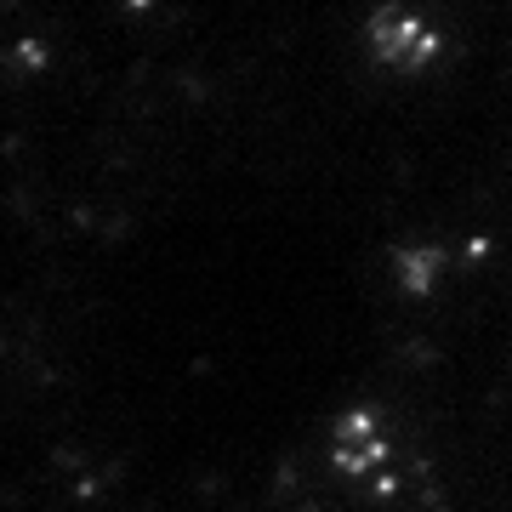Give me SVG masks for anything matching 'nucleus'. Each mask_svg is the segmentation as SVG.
Returning a JSON list of instances; mask_svg holds the SVG:
<instances>
[{"label":"nucleus","instance_id":"3","mask_svg":"<svg viewBox=\"0 0 512 512\" xmlns=\"http://www.w3.org/2000/svg\"><path fill=\"white\" fill-rule=\"evenodd\" d=\"M444 268H450V251L439 239H416V245H399L393 251V285L410 296H427L444 285Z\"/></svg>","mask_w":512,"mask_h":512},{"label":"nucleus","instance_id":"2","mask_svg":"<svg viewBox=\"0 0 512 512\" xmlns=\"http://www.w3.org/2000/svg\"><path fill=\"white\" fill-rule=\"evenodd\" d=\"M330 467L353 484H382L393 473V433L376 410H348L330 421V444H325Z\"/></svg>","mask_w":512,"mask_h":512},{"label":"nucleus","instance_id":"1","mask_svg":"<svg viewBox=\"0 0 512 512\" xmlns=\"http://www.w3.org/2000/svg\"><path fill=\"white\" fill-rule=\"evenodd\" d=\"M365 52H370V63H382L393 74H416V69H433L444 57V35H439V23L410 12V6H382L365 23Z\"/></svg>","mask_w":512,"mask_h":512}]
</instances>
